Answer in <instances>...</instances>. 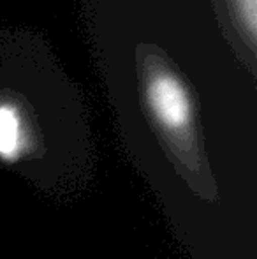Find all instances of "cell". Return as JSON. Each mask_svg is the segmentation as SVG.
Returning a JSON list of instances; mask_svg holds the SVG:
<instances>
[{"mask_svg":"<svg viewBox=\"0 0 257 259\" xmlns=\"http://www.w3.org/2000/svg\"><path fill=\"white\" fill-rule=\"evenodd\" d=\"M34 155V140L20 108L0 103V160L21 167Z\"/></svg>","mask_w":257,"mask_h":259,"instance_id":"1","label":"cell"}]
</instances>
